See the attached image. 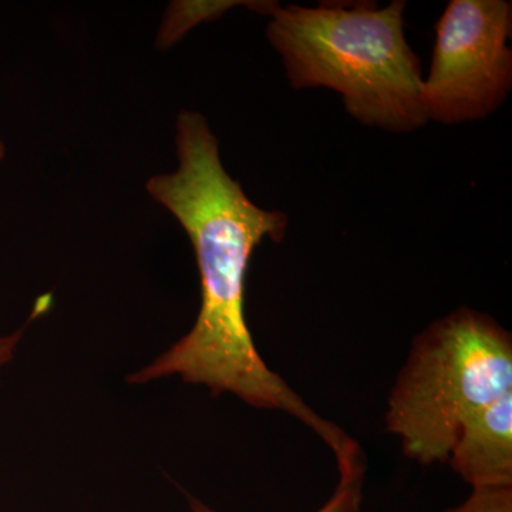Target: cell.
<instances>
[{"label":"cell","instance_id":"cell-1","mask_svg":"<svg viewBox=\"0 0 512 512\" xmlns=\"http://www.w3.org/2000/svg\"><path fill=\"white\" fill-rule=\"evenodd\" d=\"M175 144L177 171L151 177L147 191L191 239L201 279L200 313L184 338L127 382L146 384L177 375L185 383L208 387L214 396L235 394L249 406L292 414L328 444L336 460L349 457L355 441L313 412L266 366L249 332V261L264 239H284L288 217L249 200L222 165L218 140L202 114L181 111Z\"/></svg>","mask_w":512,"mask_h":512},{"label":"cell","instance_id":"cell-2","mask_svg":"<svg viewBox=\"0 0 512 512\" xmlns=\"http://www.w3.org/2000/svg\"><path fill=\"white\" fill-rule=\"evenodd\" d=\"M266 36L282 57L293 89L328 87L350 116L390 133L427 123L421 62L404 35V0L316 8L258 2Z\"/></svg>","mask_w":512,"mask_h":512},{"label":"cell","instance_id":"cell-3","mask_svg":"<svg viewBox=\"0 0 512 512\" xmlns=\"http://www.w3.org/2000/svg\"><path fill=\"white\" fill-rule=\"evenodd\" d=\"M508 392L510 332L484 313L461 308L414 340L390 396L387 430L417 463H447L464 421Z\"/></svg>","mask_w":512,"mask_h":512},{"label":"cell","instance_id":"cell-4","mask_svg":"<svg viewBox=\"0 0 512 512\" xmlns=\"http://www.w3.org/2000/svg\"><path fill=\"white\" fill-rule=\"evenodd\" d=\"M512 5L505 0H451L436 26L430 74L421 86L426 120H483L512 87Z\"/></svg>","mask_w":512,"mask_h":512},{"label":"cell","instance_id":"cell-5","mask_svg":"<svg viewBox=\"0 0 512 512\" xmlns=\"http://www.w3.org/2000/svg\"><path fill=\"white\" fill-rule=\"evenodd\" d=\"M447 463L473 490L512 487V392L464 421Z\"/></svg>","mask_w":512,"mask_h":512},{"label":"cell","instance_id":"cell-6","mask_svg":"<svg viewBox=\"0 0 512 512\" xmlns=\"http://www.w3.org/2000/svg\"><path fill=\"white\" fill-rule=\"evenodd\" d=\"M365 470L340 473L338 487L332 498L318 512H359L362 503V484ZM192 512H215L201 501L190 498Z\"/></svg>","mask_w":512,"mask_h":512},{"label":"cell","instance_id":"cell-7","mask_svg":"<svg viewBox=\"0 0 512 512\" xmlns=\"http://www.w3.org/2000/svg\"><path fill=\"white\" fill-rule=\"evenodd\" d=\"M444 512H512V487L476 488L466 503Z\"/></svg>","mask_w":512,"mask_h":512},{"label":"cell","instance_id":"cell-8","mask_svg":"<svg viewBox=\"0 0 512 512\" xmlns=\"http://www.w3.org/2000/svg\"><path fill=\"white\" fill-rule=\"evenodd\" d=\"M50 305H52V295H45L42 298L37 299L35 303V308H33L32 315L23 328L16 330L12 335L5 336V338H0V369L3 366L8 365L10 360L13 359V355H15L16 348H18L20 340L23 338V333H25L26 328L33 319L39 318L40 315L49 311Z\"/></svg>","mask_w":512,"mask_h":512},{"label":"cell","instance_id":"cell-9","mask_svg":"<svg viewBox=\"0 0 512 512\" xmlns=\"http://www.w3.org/2000/svg\"><path fill=\"white\" fill-rule=\"evenodd\" d=\"M6 148L5 143H3L2 138H0V163H2L3 158H5Z\"/></svg>","mask_w":512,"mask_h":512}]
</instances>
